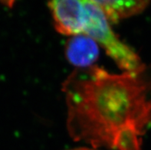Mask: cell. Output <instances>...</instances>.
Returning <instances> with one entry per match:
<instances>
[{
  "label": "cell",
  "instance_id": "1",
  "mask_svg": "<svg viewBox=\"0 0 151 150\" xmlns=\"http://www.w3.org/2000/svg\"><path fill=\"white\" fill-rule=\"evenodd\" d=\"M62 90L74 140L94 149L142 150L140 137L151 125V65L120 74L95 65L78 69Z\"/></svg>",
  "mask_w": 151,
  "mask_h": 150
},
{
  "label": "cell",
  "instance_id": "3",
  "mask_svg": "<svg viewBox=\"0 0 151 150\" xmlns=\"http://www.w3.org/2000/svg\"><path fill=\"white\" fill-rule=\"evenodd\" d=\"M48 5L58 32L71 37L83 34L86 19L85 0H56Z\"/></svg>",
  "mask_w": 151,
  "mask_h": 150
},
{
  "label": "cell",
  "instance_id": "6",
  "mask_svg": "<svg viewBox=\"0 0 151 150\" xmlns=\"http://www.w3.org/2000/svg\"><path fill=\"white\" fill-rule=\"evenodd\" d=\"M71 150H97L96 149H90V148H77Z\"/></svg>",
  "mask_w": 151,
  "mask_h": 150
},
{
  "label": "cell",
  "instance_id": "2",
  "mask_svg": "<svg viewBox=\"0 0 151 150\" xmlns=\"http://www.w3.org/2000/svg\"><path fill=\"white\" fill-rule=\"evenodd\" d=\"M86 1V19L83 34L105 50L124 72H134L145 65L133 48L120 39L95 0Z\"/></svg>",
  "mask_w": 151,
  "mask_h": 150
},
{
  "label": "cell",
  "instance_id": "5",
  "mask_svg": "<svg viewBox=\"0 0 151 150\" xmlns=\"http://www.w3.org/2000/svg\"><path fill=\"white\" fill-rule=\"evenodd\" d=\"M95 1L111 24H115L123 19L140 14L149 4V2L145 0Z\"/></svg>",
  "mask_w": 151,
  "mask_h": 150
},
{
  "label": "cell",
  "instance_id": "4",
  "mask_svg": "<svg viewBox=\"0 0 151 150\" xmlns=\"http://www.w3.org/2000/svg\"><path fill=\"white\" fill-rule=\"evenodd\" d=\"M65 54L68 61L81 69L94 66L99 55L98 44L90 37L79 34L72 36L67 42Z\"/></svg>",
  "mask_w": 151,
  "mask_h": 150
}]
</instances>
